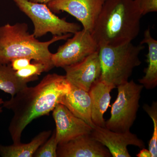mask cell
Here are the masks:
<instances>
[{
    "label": "cell",
    "instance_id": "12",
    "mask_svg": "<svg viewBox=\"0 0 157 157\" xmlns=\"http://www.w3.org/2000/svg\"><path fill=\"white\" fill-rule=\"evenodd\" d=\"M56 152L58 157H112L108 149L90 135H81L59 144Z\"/></svg>",
    "mask_w": 157,
    "mask_h": 157
},
{
    "label": "cell",
    "instance_id": "7",
    "mask_svg": "<svg viewBox=\"0 0 157 157\" xmlns=\"http://www.w3.org/2000/svg\"><path fill=\"white\" fill-rule=\"evenodd\" d=\"M74 34L52 53V61L54 67L63 68L74 64L99 49V45L88 31L83 29Z\"/></svg>",
    "mask_w": 157,
    "mask_h": 157
},
{
    "label": "cell",
    "instance_id": "13",
    "mask_svg": "<svg viewBox=\"0 0 157 157\" xmlns=\"http://www.w3.org/2000/svg\"><path fill=\"white\" fill-rule=\"evenodd\" d=\"M59 104L64 105L74 115L92 128L95 126L92 120L91 101L88 92L71 85L70 92L61 97Z\"/></svg>",
    "mask_w": 157,
    "mask_h": 157
},
{
    "label": "cell",
    "instance_id": "4",
    "mask_svg": "<svg viewBox=\"0 0 157 157\" xmlns=\"http://www.w3.org/2000/svg\"><path fill=\"white\" fill-rule=\"evenodd\" d=\"M144 48L143 45L132 42L117 46L99 45L102 69L99 79L115 88L128 81L134 69L141 64L139 55Z\"/></svg>",
    "mask_w": 157,
    "mask_h": 157
},
{
    "label": "cell",
    "instance_id": "25",
    "mask_svg": "<svg viewBox=\"0 0 157 157\" xmlns=\"http://www.w3.org/2000/svg\"><path fill=\"white\" fill-rule=\"evenodd\" d=\"M4 101H3V99L2 98H0V105L3 104L4 103ZM2 112V107H0V113Z\"/></svg>",
    "mask_w": 157,
    "mask_h": 157
},
{
    "label": "cell",
    "instance_id": "20",
    "mask_svg": "<svg viewBox=\"0 0 157 157\" xmlns=\"http://www.w3.org/2000/svg\"><path fill=\"white\" fill-rule=\"evenodd\" d=\"M58 145L56 137V130H54L51 136L38 148L33 157H57Z\"/></svg>",
    "mask_w": 157,
    "mask_h": 157
},
{
    "label": "cell",
    "instance_id": "24",
    "mask_svg": "<svg viewBox=\"0 0 157 157\" xmlns=\"http://www.w3.org/2000/svg\"><path fill=\"white\" fill-rule=\"evenodd\" d=\"M28 1L34 2L44 3V4H47L48 2L53 1V0H28Z\"/></svg>",
    "mask_w": 157,
    "mask_h": 157
},
{
    "label": "cell",
    "instance_id": "22",
    "mask_svg": "<svg viewBox=\"0 0 157 157\" xmlns=\"http://www.w3.org/2000/svg\"><path fill=\"white\" fill-rule=\"evenodd\" d=\"M32 59L27 58H18L12 60L10 64L12 69L15 71L26 67L30 64Z\"/></svg>",
    "mask_w": 157,
    "mask_h": 157
},
{
    "label": "cell",
    "instance_id": "23",
    "mask_svg": "<svg viewBox=\"0 0 157 157\" xmlns=\"http://www.w3.org/2000/svg\"><path fill=\"white\" fill-rule=\"evenodd\" d=\"M137 157H151V154L148 149L144 148L141 149L139 153L136 155Z\"/></svg>",
    "mask_w": 157,
    "mask_h": 157
},
{
    "label": "cell",
    "instance_id": "14",
    "mask_svg": "<svg viewBox=\"0 0 157 157\" xmlns=\"http://www.w3.org/2000/svg\"><path fill=\"white\" fill-rule=\"evenodd\" d=\"M115 87L98 79L88 91L91 101V118L97 126L105 127L104 115L109 106L110 92Z\"/></svg>",
    "mask_w": 157,
    "mask_h": 157
},
{
    "label": "cell",
    "instance_id": "5",
    "mask_svg": "<svg viewBox=\"0 0 157 157\" xmlns=\"http://www.w3.org/2000/svg\"><path fill=\"white\" fill-rule=\"evenodd\" d=\"M117 88V97L111 107V116L105 121V128L113 132H129L137 117L144 86L132 80Z\"/></svg>",
    "mask_w": 157,
    "mask_h": 157
},
{
    "label": "cell",
    "instance_id": "18",
    "mask_svg": "<svg viewBox=\"0 0 157 157\" xmlns=\"http://www.w3.org/2000/svg\"><path fill=\"white\" fill-rule=\"evenodd\" d=\"M48 71V68L44 64L34 61L26 67L15 71V73L18 78L29 82L37 80L41 73Z\"/></svg>",
    "mask_w": 157,
    "mask_h": 157
},
{
    "label": "cell",
    "instance_id": "17",
    "mask_svg": "<svg viewBox=\"0 0 157 157\" xmlns=\"http://www.w3.org/2000/svg\"><path fill=\"white\" fill-rule=\"evenodd\" d=\"M27 83L16 76L10 63L0 65V90L12 97L26 87Z\"/></svg>",
    "mask_w": 157,
    "mask_h": 157
},
{
    "label": "cell",
    "instance_id": "3",
    "mask_svg": "<svg viewBox=\"0 0 157 157\" xmlns=\"http://www.w3.org/2000/svg\"><path fill=\"white\" fill-rule=\"evenodd\" d=\"M28 29L25 23L0 26V65L10 63L14 59L27 58L42 63L51 70L54 66L49 46L57 41L67 39L72 35L53 36L50 40L41 42L29 33Z\"/></svg>",
    "mask_w": 157,
    "mask_h": 157
},
{
    "label": "cell",
    "instance_id": "15",
    "mask_svg": "<svg viewBox=\"0 0 157 157\" xmlns=\"http://www.w3.org/2000/svg\"><path fill=\"white\" fill-rule=\"evenodd\" d=\"M140 44H146L148 49L146 56L147 67L144 71V76L138 81L146 89H153L157 86V41L152 37L149 28L144 31Z\"/></svg>",
    "mask_w": 157,
    "mask_h": 157
},
{
    "label": "cell",
    "instance_id": "11",
    "mask_svg": "<svg viewBox=\"0 0 157 157\" xmlns=\"http://www.w3.org/2000/svg\"><path fill=\"white\" fill-rule=\"evenodd\" d=\"M69 82L88 92L92 85L100 78L101 66L98 50L81 61L63 68Z\"/></svg>",
    "mask_w": 157,
    "mask_h": 157
},
{
    "label": "cell",
    "instance_id": "9",
    "mask_svg": "<svg viewBox=\"0 0 157 157\" xmlns=\"http://www.w3.org/2000/svg\"><path fill=\"white\" fill-rule=\"evenodd\" d=\"M90 135L106 147L113 157H132L128 150V145H134L140 149L145 147L143 140L130 131L115 132L105 127L95 126Z\"/></svg>",
    "mask_w": 157,
    "mask_h": 157
},
{
    "label": "cell",
    "instance_id": "6",
    "mask_svg": "<svg viewBox=\"0 0 157 157\" xmlns=\"http://www.w3.org/2000/svg\"><path fill=\"white\" fill-rule=\"evenodd\" d=\"M20 10L31 20L33 24V35L36 38L51 33L53 36L74 34L80 30V26L70 22L65 18H60L54 14L47 4L34 2L28 0H13Z\"/></svg>",
    "mask_w": 157,
    "mask_h": 157
},
{
    "label": "cell",
    "instance_id": "1",
    "mask_svg": "<svg viewBox=\"0 0 157 157\" xmlns=\"http://www.w3.org/2000/svg\"><path fill=\"white\" fill-rule=\"evenodd\" d=\"M71 88L66 76L49 74L36 86H27L4 101L3 107L14 113L9 128L13 144L21 143L27 126L35 119L48 115L59 104L61 97L70 92Z\"/></svg>",
    "mask_w": 157,
    "mask_h": 157
},
{
    "label": "cell",
    "instance_id": "16",
    "mask_svg": "<svg viewBox=\"0 0 157 157\" xmlns=\"http://www.w3.org/2000/svg\"><path fill=\"white\" fill-rule=\"evenodd\" d=\"M52 131H43L27 144L20 143L4 146L0 144V156L3 157H31L51 135Z\"/></svg>",
    "mask_w": 157,
    "mask_h": 157
},
{
    "label": "cell",
    "instance_id": "8",
    "mask_svg": "<svg viewBox=\"0 0 157 157\" xmlns=\"http://www.w3.org/2000/svg\"><path fill=\"white\" fill-rule=\"evenodd\" d=\"M106 0H53L47 4L51 11H64L78 20L91 33Z\"/></svg>",
    "mask_w": 157,
    "mask_h": 157
},
{
    "label": "cell",
    "instance_id": "21",
    "mask_svg": "<svg viewBox=\"0 0 157 157\" xmlns=\"http://www.w3.org/2000/svg\"><path fill=\"white\" fill-rule=\"evenodd\" d=\"M142 15L157 11V0H135Z\"/></svg>",
    "mask_w": 157,
    "mask_h": 157
},
{
    "label": "cell",
    "instance_id": "2",
    "mask_svg": "<svg viewBox=\"0 0 157 157\" xmlns=\"http://www.w3.org/2000/svg\"><path fill=\"white\" fill-rule=\"evenodd\" d=\"M142 16L135 0H106L92 35L98 45L132 42L139 33Z\"/></svg>",
    "mask_w": 157,
    "mask_h": 157
},
{
    "label": "cell",
    "instance_id": "19",
    "mask_svg": "<svg viewBox=\"0 0 157 157\" xmlns=\"http://www.w3.org/2000/svg\"><path fill=\"white\" fill-rule=\"evenodd\" d=\"M143 109L151 117L153 122V132L149 143L148 150L151 157H157V103L153 102L151 106L144 104Z\"/></svg>",
    "mask_w": 157,
    "mask_h": 157
},
{
    "label": "cell",
    "instance_id": "10",
    "mask_svg": "<svg viewBox=\"0 0 157 157\" xmlns=\"http://www.w3.org/2000/svg\"><path fill=\"white\" fill-rule=\"evenodd\" d=\"M52 111L56 125V137L58 144L66 143L81 135L90 134L93 128L74 115L63 104H57Z\"/></svg>",
    "mask_w": 157,
    "mask_h": 157
}]
</instances>
